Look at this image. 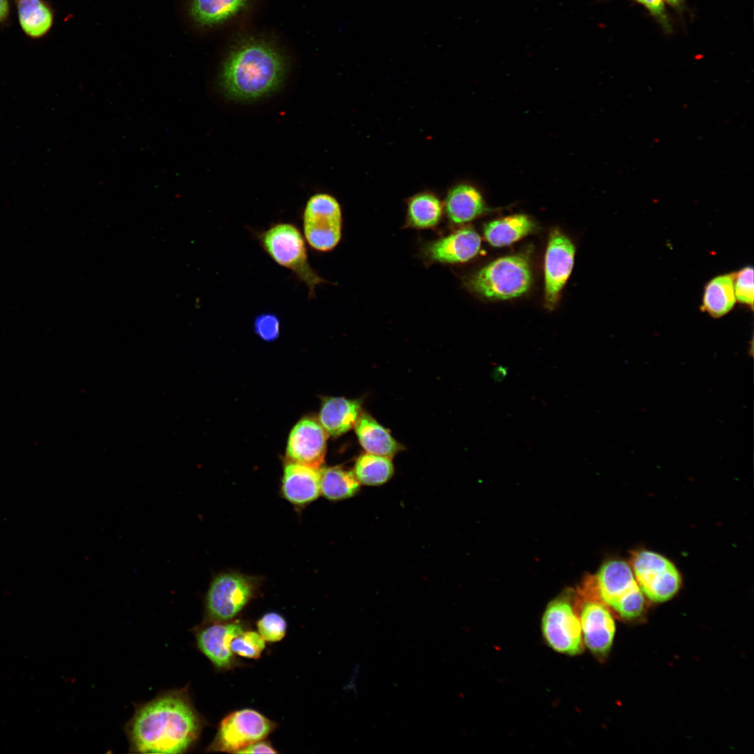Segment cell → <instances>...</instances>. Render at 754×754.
<instances>
[{
  "instance_id": "cell-1",
  "label": "cell",
  "mask_w": 754,
  "mask_h": 754,
  "mask_svg": "<svg viewBox=\"0 0 754 754\" xmlns=\"http://www.w3.org/2000/svg\"><path fill=\"white\" fill-rule=\"evenodd\" d=\"M203 726L185 687L167 690L138 705L125 732L131 752L178 754L193 746Z\"/></svg>"
},
{
  "instance_id": "cell-2",
  "label": "cell",
  "mask_w": 754,
  "mask_h": 754,
  "mask_svg": "<svg viewBox=\"0 0 754 754\" xmlns=\"http://www.w3.org/2000/svg\"><path fill=\"white\" fill-rule=\"evenodd\" d=\"M286 68L283 55L273 44L251 37L230 51L223 63L219 83L228 98L252 102L279 89Z\"/></svg>"
},
{
  "instance_id": "cell-3",
  "label": "cell",
  "mask_w": 754,
  "mask_h": 754,
  "mask_svg": "<svg viewBox=\"0 0 754 754\" xmlns=\"http://www.w3.org/2000/svg\"><path fill=\"white\" fill-rule=\"evenodd\" d=\"M579 593L582 599L601 601L626 619L640 616L645 607L632 568L622 560L608 561L596 575L587 576Z\"/></svg>"
},
{
  "instance_id": "cell-4",
  "label": "cell",
  "mask_w": 754,
  "mask_h": 754,
  "mask_svg": "<svg viewBox=\"0 0 754 754\" xmlns=\"http://www.w3.org/2000/svg\"><path fill=\"white\" fill-rule=\"evenodd\" d=\"M255 235L263 251L274 263L291 271L306 285L309 298L315 297L318 285L328 283L311 267L306 240L295 224L279 222Z\"/></svg>"
},
{
  "instance_id": "cell-5",
  "label": "cell",
  "mask_w": 754,
  "mask_h": 754,
  "mask_svg": "<svg viewBox=\"0 0 754 754\" xmlns=\"http://www.w3.org/2000/svg\"><path fill=\"white\" fill-rule=\"evenodd\" d=\"M532 274L526 258L519 255L498 258L471 276L468 285L475 293L489 300H509L524 294Z\"/></svg>"
},
{
  "instance_id": "cell-6",
  "label": "cell",
  "mask_w": 754,
  "mask_h": 754,
  "mask_svg": "<svg viewBox=\"0 0 754 754\" xmlns=\"http://www.w3.org/2000/svg\"><path fill=\"white\" fill-rule=\"evenodd\" d=\"M259 586L258 577L239 572H223L214 577L205 600L208 621L232 619L256 597Z\"/></svg>"
},
{
  "instance_id": "cell-7",
  "label": "cell",
  "mask_w": 754,
  "mask_h": 754,
  "mask_svg": "<svg viewBox=\"0 0 754 754\" xmlns=\"http://www.w3.org/2000/svg\"><path fill=\"white\" fill-rule=\"evenodd\" d=\"M304 237L318 252L333 250L342 234V212L338 200L327 193H317L307 200L302 212Z\"/></svg>"
},
{
  "instance_id": "cell-8",
  "label": "cell",
  "mask_w": 754,
  "mask_h": 754,
  "mask_svg": "<svg viewBox=\"0 0 754 754\" xmlns=\"http://www.w3.org/2000/svg\"><path fill=\"white\" fill-rule=\"evenodd\" d=\"M276 727L274 722L256 710L244 709L233 711L221 720L207 751L237 753L263 739Z\"/></svg>"
},
{
  "instance_id": "cell-9",
  "label": "cell",
  "mask_w": 754,
  "mask_h": 754,
  "mask_svg": "<svg viewBox=\"0 0 754 754\" xmlns=\"http://www.w3.org/2000/svg\"><path fill=\"white\" fill-rule=\"evenodd\" d=\"M630 567L642 593L653 602L669 600L681 586V575L676 566L658 553L649 550L635 552Z\"/></svg>"
},
{
  "instance_id": "cell-10",
  "label": "cell",
  "mask_w": 754,
  "mask_h": 754,
  "mask_svg": "<svg viewBox=\"0 0 754 754\" xmlns=\"http://www.w3.org/2000/svg\"><path fill=\"white\" fill-rule=\"evenodd\" d=\"M542 632L556 652L574 656L583 649L579 618L569 598H557L549 603L542 619Z\"/></svg>"
},
{
  "instance_id": "cell-11",
  "label": "cell",
  "mask_w": 754,
  "mask_h": 754,
  "mask_svg": "<svg viewBox=\"0 0 754 754\" xmlns=\"http://www.w3.org/2000/svg\"><path fill=\"white\" fill-rule=\"evenodd\" d=\"M575 248L564 234L554 230L549 235L545 258V296L548 308L556 304L572 272Z\"/></svg>"
},
{
  "instance_id": "cell-12",
  "label": "cell",
  "mask_w": 754,
  "mask_h": 754,
  "mask_svg": "<svg viewBox=\"0 0 754 754\" xmlns=\"http://www.w3.org/2000/svg\"><path fill=\"white\" fill-rule=\"evenodd\" d=\"M327 433L320 422L312 417L300 420L288 440L286 456L289 461L319 468L324 461Z\"/></svg>"
},
{
  "instance_id": "cell-13",
  "label": "cell",
  "mask_w": 754,
  "mask_h": 754,
  "mask_svg": "<svg viewBox=\"0 0 754 754\" xmlns=\"http://www.w3.org/2000/svg\"><path fill=\"white\" fill-rule=\"evenodd\" d=\"M579 621L586 647L595 655L603 656L611 648L615 623L607 605L593 599H581Z\"/></svg>"
},
{
  "instance_id": "cell-14",
  "label": "cell",
  "mask_w": 754,
  "mask_h": 754,
  "mask_svg": "<svg viewBox=\"0 0 754 754\" xmlns=\"http://www.w3.org/2000/svg\"><path fill=\"white\" fill-rule=\"evenodd\" d=\"M244 631L239 621H209L195 631L200 651L219 669H230L235 665L230 649L232 640Z\"/></svg>"
},
{
  "instance_id": "cell-15",
  "label": "cell",
  "mask_w": 754,
  "mask_h": 754,
  "mask_svg": "<svg viewBox=\"0 0 754 754\" xmlns=\"http://www.w3.org/2000/svg\"><path fill=\"white\" fill-rule=\"evenodd\" d=\"M480 247L479 234L473 228H464L429 242L423 252L429 261L454 264L471 260Z\"/></svg>"
},
{
  "instance_id": "cell-16",
  "label": "cell",
  "mask_w": 754,
  "mask_h": 754,
  "mask_svg": "<svg viewBox=\"0 0 754 754\" xmlns=\"http://www.w3.org/2000/svg\"><path fill=\"white\" fill-rule=\"evenodd\" d=\"M443 209L454 224L470 222L490 211L480 189L468 182H458L448 191Z\"/></svg>"
},
{
  "instance_id": "cell-17",
  "label": "cell",
  "mask_w": 754,
  "mask_h": 754,
  "mask_svg": "<svg viewBox=\"0 0 754 754\" xmlns=\"http://www.w3.org/2000/svg\"><path fill=\"white\" fill-rule=\"evenodd\" d=\"M318 469L292 461L286 464L281 482L283 497L296 505L315 501L321 494Z\"/></svg>"
},
{
  "instance_id": "cell-18",
  "label": "cell",
  "mask_w": 754,
  "mask_h": 754,
  "mask_svg": "<svg viewBox=\"0 0 754 754\" xmlns=\"http://www.w3.org/2000/svg\"><path fill=\"white\" fill-rule=\"evenodd\" d=\"M362 412L359 399L327 397L322 402L319 422L327 434L338 436L355 426Z\"/></svg>"
},
{
  "instance_id": "cell-19",
  "label": "cell",
  "mask_w": 754,
  "mask_h": 754,
  "mask_svg": "<svg viewBox=\"0 0 754 754\" xmlns=\"http://www.w3.org/2000/svg\"><path fill=\"white\" fill-rule=\"evenodd\" d=\"M354 427L367 452L391 458L401 450V445L389 431L368 413L362 412Z\"/></svg>"
},
{
  "instance_id": "cell-20",
  "label": "cell",
  "mask_w": 754,
  "mask_h": 754,
  "mask_svg": "<svg viewBox=\"0 0 754 754\" xmlns=\"http://www.w3.org/2000/svg\"><path fill=\"white\" fill-rule=\"evenodd\" d=\"M535 226L529 216L514 214L487 223L483 230L484 237L489 244L503 247L512 244L529 235Z\"/></svg>"
},
{
  "instance_id": "cell-21",
  "label": "cell",
  "mask_w": 754,
  "mask_h": 754,
  "mask_svg": "<svg viewBox=\"0 0 754 754\" xmlns=\"http://www.w3.org/2000/svg\"><path fill=\"white\" fill-rule=\"evenodd\" d=\"M443 205L434 193L419 192L407 201V226L416 229L431 228L438 224Z\"/></svg>"
},
{
  "instance_id": "cell-22",
  "label": "cell",
  "mask_w": 754,
  "mask_h": 754,
  "mask_svg": "<svg viewBox=\"0 0 754 754\" xmlns=\"http://www.w3.org/2000/svg\"><path fill=\"white\" fill-rule=\"evenodd\" d=\"M734 274H723L712 279L706 285L701 309L714 318L727 313L734 306L736 297L734 290Z\"/></svg>"
},
{
  "instance_id": "cell-23",
  "label": "cell",
  "mask_w": 754,
  "mask_h": 754,
  "mask_svg": "<svg viewBox=\"0 0 754 754\" xmlns=\"http://www.w3.org/2000/svg\"><path fill=\"white\" fill-rule=\"evenodd\" d=\"M249 0H191L190 13L200 26H213L232 18L248 3Z\"/></svg>"
},
{
  "instance_id": "cell-24",
  "label": "cell",
  "mask_w": 754,
  "mask_h": 754,
  "mask_svg": "<svg viewBox=\"0 0 754 754\" xmlns=\"http://www.w3.org/2000/svg\"><path fill=\"white\" fill-rule=\"evenodd\" d=\"M18 20L23 31L38 38L45 35L53 23V13L43 0H17Z\"/></svg>"
},
{
  "instance_id": "cell-25",
  "label": "cell",
  "mask_w": 754,
  "mask_h": 754,
  "mask_svg": "<svg viewBox=\"0 0 754 754\" xmlns=\"http://www.w3.org/2000/svg\"><path fill=\"white\" fill-rule=\"evenodd\" d=\"M319 471L320 492L329 500L346 499L360 490V484L352 471L341 466L323 467Z\"/></svg>"
},
{
  "instance_id": "cell-26",
  "label": "cell",
  "mask_w": 754,
  "mask_h": 754,
  "mask_svg": "<svg viewBox=\"0 0 754 754\" xmlns=\"http://www.w3.org/2000/svg\"><path fill=\"white\" fill-rule=\"evenodd\" d=\"M353 472L360 485L378 486L392 478L394 466L389 457L367 452L357 459Z\"/></svg>"
},
{
  "instance_id": "cell-27",
  "label": "cell",
  "mask_w": 754,
  "mask_h": 754,
  "mask_svg": "<svg viewBox=\"0 0 754 754\" xmlns=\"http://www.w3.org/2000/svg\"><path fill=\"white\" fill-rule=\"evenodd\" d=\"M265 641L255 631H242L230 642L233 654L248 658H258L265 646Z\"/></svg>"
},
{
  "instance_id": "cell-28",
  "label": "cell",
  "mask_w": 754,
  "mask_h": 754,
  "mask_svg": "<svg viewBox=\"0 0 754 754\" xmlns=\"http://www.w3.org/2000/svg\"><path fill=\"white\" fill-rule=\"evenodd\" d=\"M257 627L258 633L265 641L276 642L285 637L287 623L279 614L269 612L258 620Z\"/></svg>"
},
{
  "instance_id": "cell-29",
  "label": "cell",
  "mask_w": 754,
  "mask_h": 754,
  "mask_svg": "<svg viewBox=\"0 0 754 754\" xmlns=\"http://www.w3.org/2000/svg\"><path fill=\"white\" fill-rule=\"evenodd\" d=\"M734 290L736 299L741 303L753 304V269L748 266L734 274Z\"/></svg>"
},
{
  "instance_id": "cell-30",
  "label": "cell",
  "mask_w": 754,
  "mask_h": 754,
  "mask_svg": "<svg viewBox=\"0 0 754 754\" xmlns=\"http://www.w3.org/2000/svg\"><path fill=\"white\" fill-rule=\"evenodd\" d=\"M253 330L263 341H275L280 334L279 318L273 313H260L253 320Z\"/></svg>"
},
{
  "instance_id": "cell-31",
  "label": "cell",
  "mask_w": 754,
  "mask_h": 754,
  "mask_svg": "<svg viewBox=\"0 0 754 754\" xmlns=\"http://www.w3.org/2000/svg\"><path fill=\"white\" fill-rule=\"evenodd\" d=\"M644 6L650 14L660 23L665 31H670L671 26L665 11L663 0H635Z\"/></svg>"
},
{
  "instance_id": "cell-32",
  "label": "cell",
  "mask_w": 754,
  "mask_h": 754,
  "mask_svg": "<svg viewBox=\"0 0 754 754\" xmlns=\"http://www.w3.org/2000/svg\"><path fill=\"white\" fill-rule=\"evenodd\" d=\"M274 748L268 741L260 740L256 741L237 752V753H277Z\"/></svg>"
},
{
  "instance_id": "cell-33",
  "label": "cell",
  "mask_w": 754,
  "mask_h": 754,
  "mask_svg": "<svg viewBox=\"0 0 754 754\" xmlns=\"http://www.w3.org/2000/svg\"><path fill=\"white\" fill-rule=\"evenodd\" d=\"M9 13V3L8 0H0V22H3Z\"/></svg>"
},
{
  "instance_id": "cell-34",
  "label": "cell",
  "mask_w": 754,
  "mask_h": 754,
  "mask_svg": "<svg viewBox=\"0 0 754 754\" xmlns=\"http://www.w3.org/2000/svg\"><path fill=\"white\" fill-rule=\"evenodd\" d=\"M668 4L674 7L679 8L682 4L683 0H665Z\"/></svg>"
}]
</instances>
